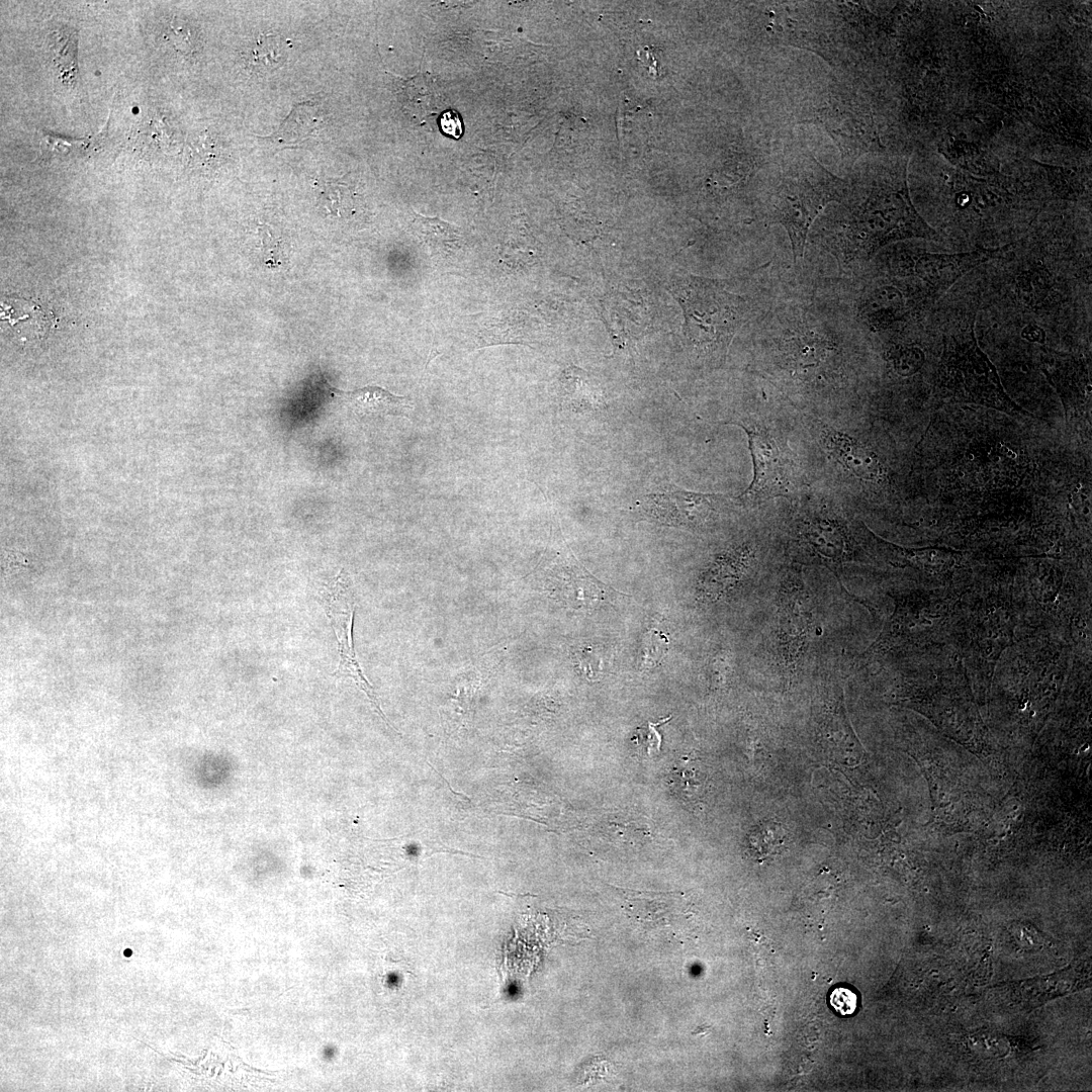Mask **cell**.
<instances>
[{"label":"cell","instance_id":"cell-1","mask_svg":"<svg viewBox=\"0 0 1092 1092\" xmlns=\"http://www.w3.org/2000/svg\"><path fill=\"white\" fill-rule=\"evenodd\" d=\"M906 165L897 162L845 181L839 203L843 205L841 252L846 258L869 260L886 245L902 240H940L912 204Z\"/></svg>","mask_w":1092,"mask_h":1092},{"label":"cell","instance_id":"cell-2","mask_svg":"<svg viewBox=\"0 0 1092 1092\" xmlns=\"http://www.w3.org/2000/svg\"><path fill=\"white\" fill-rule=\"evenodd\" d=\"M845 180L838 178L809 154L782 166L766 184L762 212L770 223L787 231L794 261L803 256L811 223L830 202H840Z\"/></svg>","mask_w":1092,"mask_h":1092},{"label":"cell","instance_id":"cell-3","mask_svg":"<svg viewBox=\"0 0 1092 1092\" xmlns=\"http://www.w3.org/2000/svg\"><path fill=\"white\" fill-rule=\"evenodd\" d=\"M670 291L682 308L684 333L704 354H725L746 314V301L716 280L687 275Z\"/></svg>","mask_w":1092,"mask_h":1092},{"label":"cell","instance_id":"cell-4","mask_svg":"<svg viewBox=\"0 0 1092 1092\" xmlns=\"http://www.w3.org/2000/svg\"><path fill=\"white\" fill-rule=\"evenodd\" d=\"M975 317L967 328L943 338L937 382L942 393L959 400L997 408L1009 415L1031 416L1005 392L997 370L980 348Z\"/></svg>","mask_w":1092,"mask_h":1092},{"label":"cell","instance_id":"cell-5","mask_svg":"<svg viewBox=\"0 0 1092 1092\" xmlns=\"http://www.w3.org/2000/svg\"><path fill=\"white\" fill-rule=\"evenodd\" d=\"M352 597L348 577L343 570L320 592L321 604L330 619L338 641L340 661L338 668L332 675L337 678H351L366 694L375 711L387 726L393 729L383 714L374 690L363 674L356 658L353 641L356 609Z\"/></svg>","mask_w":1092,"mask_h":1092},{"label":"cell","instance_id":"cell-6","mask_svg":"<svg viewBox=\"0 0 1092 1092\" xmlns=\"http://www.w3.org/2000/svg\"><path fill=\"white\" fill-rule=\"evenodd\" d=\"M813 627L811 600L799 574L782 582L778 603L777 638L785 673H796L808 648Z\"/></svg>","mask_w":1092,"mask_h":1092},{"label":"cell","instance_id":"cell-7","mask_svg":"<svg viewBox=\"0 0 1092 1092\" xmlns=\"http://www.w3.org/2000/svg\"><path fill=\"white\" fill-rule=\"evenodd\" d=\"M747 434L753 462V479L738 496L742 502H756L786 495L790 489L788 459L778 442L761 429L737 423Z\"/></svg>","mask_w":1092,"mask_h":1092},{"label":"cell","instance_id":"cell-8","mask_svg":"<svg viewBox=\"0 0 1092 1092\" xmlns=\"http://www.w3.org/2000/svg\"><path fill=\"white\" fill-rule=\"evenodd\" d=\"M1001 248L978 249L961 253L914 252L908 274L923 282L925 295L935 301L960 278L977 266L1000 256Z\"/></svg>","mask_w":1092,"mask_h":1092},{"label":"cell","instance_id":"cell-9","mask_svg":"<svg viewBox=\"0 0 1092 1092\" xmlns=\"http://www.w3.org/2000/svg\"><path fill=\"white\" fill-rule=\"evenodd\" d=\"M720 494L689 491L669 487L648 493L639 500L641 510L654 520L670 526L696 527L703 524L713 512V504Z\"/></svg>","mask_w":1092,"mask_h":1092},{"label":"cell","instance_id":"cell-10","mask_svg":"<svg viewBox=\"0 0 1092 1092\" xmlns=\"http://www.w3.org/2000/svg\"><path fill=\"white\" fill-rule=\"evenodd\" d=\"M395 96L403 111L421 123L441 115L445 110V96L439 80L428 72H419L408 78L390 73Z\"/></svg>","mask_w":1092,"mask_h":1092},{"label":"cell","instance_id":"cell-11","mask_svg":"<svg viewBox=\"0 0 1092 1092\" xmlns=\"http://www.w3.org/2000/svg\"><path fill=\"white\" fill-rule=\"evenodd\" d=\"M799 541L833 571L847 556V537L844 527L835 519L814 516L797 525Z\"/></svg>","mask_w":1092,"mask_h":1092},{"label":"cell","instance_id":"cell-12","mask_svg":"<svg viewBox=\"0 0 1092 1092\" xmlns=\"http://www.w3.org/2000/svg\"><path fill=\"white\" fill-rule=\"evenodd\" d=\"M822 442L833 457L855 476L877 481L884 475L879 457L853 438L836 431H825Z\"/></svg>","mask_w":1092,"mask_h":1092},{"label":"cell","instance_id":"cell-13","mask_svg":"<svg viewBox=\"0 0 1092 1092\" xmlns=\"http://www.w3.org/2000/svg\"><path fill=\"white\" fill-rule=\"evenodd\" d=\"M754 560V551L747 545L719 556L702 578L703 594L717 600L738 584Z\"/></svg>","mask_w":1092,"mask_h":1092},{"label":"cell","instance_id":"cell-14","mask_svg":"<svg viewBox=\"0 0 1092 1092\" xmlns=\"http://www.w3.org/2000/svg\"><path fill=\"white\" fill-rule=\"evenodd\" d=\"M349 407L360 418L403 416L411 408V400L397 396L379 386H365L352 391L335 390Z\"/></svg>","mask_w":1092,"mask_h":1092},{"label":"cell","instance_id":"cell-15","mask_svg":"<svg viewBox=\"0 0 1092 1092\" xmlns=\"http://www.w3.org/2000/svg\"><path fill=\"white\" fill-rule=\"evenodd\" d=\"M855 116L853 109L846 104L845 98L837 96L830 98L815 115L819 124L833 139L844 159L857 148L858 125Z\"/></svg>","mask_w":1092,"mask_h":1092},{"label":"cell","instance_id":"cell-16","mask_svg":"<svg viewBox=\"0 0 1092 1092\" xmlns=\"http://www.w3.org/2000/svg\"><path fill=\"white\" fill-rule=\"evenodd\" d=\"M628 916L646 928L673 922V895L629 891L624 897Z\"/></svg>","mask_w":1092,"mask_h":1092},{"label":"cell","instance_id":"cell-17","mask_svg":"<svg viewBox=\"0 0 1092 1092\" xmlns=\"http://www.w3.org/2000/svg\"><path fill=\"white\" fill-rule=\"evenodd\" d=\"M562 404L573 412H586L599 408L602 394L599 386L582 369L570 366L560 377Z\"/></svg>","mask_w":1092,"mask_h":1092},{"label":"cell","instance_id":"cell-18","mask_svg":"<svg viewBox=\"0 0 1092 1092\" xmlns=\"http://www.w3.org/2000/svg\"><path fill=\"white\" fill-rule=\"evenodd\" d=\"M288 41L280 35L260 34L245 53L248 66L259 73L280 68L288 57Z\"/></svg>","mask_w":1092,"mask_h":1092},{"label":"cell","instance_id":"cell-19","mask_svg":"<svg viewBox=\"0 0 1092 1092\" xmlns=\"http://www.w3.org/2000/svg\"><path fill=\"white\" fill-rule=\"evenodd\" d=\"M413 224L420 240L436 253L452 251L460 246L462 235L454 224L419 213H415Z\"/></svg>","mask_w":1092,"mask_h":1092},{"label":"cell","instance_id":"cell-20","mask_svg":"<svg viewBox=\"0 0 1092 1092\" xmlns=\"http://www.w3.org/2000/svg\"><path fill=\"white\" fill-rule=\"evenodd\" d=\"M668 646L669 640L662 632L650 629L641 643L642 669H649L659 664L668 651Z\"/></svg>","mask_w":1092,"mask_h":1092},{"label":"cell","instance_id":"cell-21","mask_svg":"<svg viewBox=\"0 0 1092 1092\" xmlns=\"http://www.w3.org/2000/svg\"><path fill=\"white\" fill-rule=\"evenodd\" d=\"M671 717L661 719L656 723L646 722L644 725L638 727L635 731L634 741L636 746L642 754L650 757L659 752L661 746V735L657 730V727Z\"/></svg>","mask_w":1092,"mask_h":1092},{"label":"cell","instance_id":"cell-22","mask_svg":"<svg viewBox=\"0 0 1092 1092\" xmlns=\"http://www.w3.org/2000/svg\"><path fill=\"white\" fill-rule=\"evenodd\" d=\"M193 34L189 26L183 23L171 22L165 30L164 38L170 46L183 55H190L194 51Z\"/></svg>","mask_w":1092,"mask_h":1092},{"label":"cell","instance_id":"cell-23","mask_svg":"<svg viewBox=\"0 0 1092 1092\" xmlns=\"http://www.w3.org/2000/svg\"><path fill=\"white\" fill-rule=\"evenodd\" d=\"M830 1005L840 1016H849L854 1013L857 1005V997L854 992L845 987H836L829 997Z\"/></svg>","mask_w":1092,"mask_h":1092},{"label":"cell","instance_id":"cell-24","mask_svg":"<svg viewBox=\"0 0 1092 1092\" xmlns=\"http://www.w3.org/2000/svg\"><path fill=\"white\" fill-rule=\"evenodd\" d=\"M924 355L918 348L905 349L896 360L898 371L904 375L915 373L922 366Z\"/></svg>","mask_w":1092,"mask_h":1092},{"label":"cell","instance_id":"cell-25","mask_svg":"<svg viewBox=\"0 0 1092 1092\" xmlns=\"http://www.w3.org/2000/svg\"><path fill=\"white\" fill-rule=\"evenodd\" d=\"M439 126L445 135L455 140L459 139L463 132L462 119L454 109H447L440 115Z\"/></svg>","mask_w":1092,"mask_h":1092},{"label":"cell","instance_id":"cell-26","mask_svg":"<svg viewBox=\"0 0 1092 1092\" xmlns=\"http://www.w3.org/2000/svg\"><path fill=\"white\" fill-rule=\"evenodd\" d=\"M577 661L582 672L590 678L601 672L600 658L592 650H581L577 654Z\"/></svg>","mask_w":1092,"mask_h":1092},{"label":"cell","instance_id":"cell-27","mask_svg":"<svg viewBox=\"0 0 1092 1092\" xmlns=\"http://www.w3.org/2000/svg\"><path fill=\"white\" fill-rule=\"evenodd\" d=\"M1022 337L1030 342L1043 343L1044 332L1037 326L1029 325L1022 331Z\"/></svg>","mask_w":1092,"mask_h":1092},{"label":"cell","instance_id":"cell-28","mask_svg":"<svg viewBox=\"0 0 1092 1092\" xmlns=\"http://www.w3.org/2000/svg\"><path fill=\"white\" fill-rule=\"evenodd\" d=\"M638 55H639V58H640L641 62L645 63V65L649 68V70H653L654 73L656 74V70H657L656 69V60L654 59L651 52H649V48L646 47L644 49V51H640L638 53Z\"/></svg>","mask_w":1092,"mask_h":1092}]
</instances>
